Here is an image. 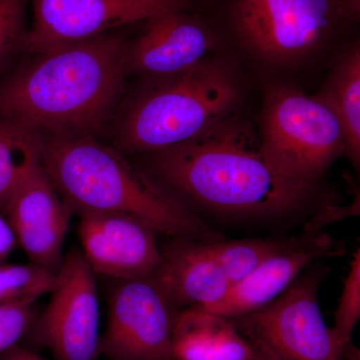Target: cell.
Returning a JSON list of instances; mask_svg holds the SVG:
<instances>
[{"mask_svg": "<svg viewBox=\"0 0 360 360\" xmlns=\"http://www.w3.org/2000/svg\"><path fill=\"white\" fill-rule=\"evenodd\" d=\"M0 360H45L28 348L16 345L0 354Z\"/></svg>", "mask_w": 360, "mask_h": 360, "instance_id": "484cf974", "label": "cell"}, {"mask_svg": "<svg viewBox=\"0 0 360 360\" xmlns=\"http://www.w3.org/2000/svg\"><path fill=\"white\" fill-rule=\"evenodd\" d=\"M120 32L32 56L0 82V118L39 136H96L129 72V40Z\"/></svg>", "mask_w": 360, "mask_h": 360, "instance_id": "6da1fadb", "label": "cell"}, {"mask_svg": "<svg viewBox=\"0 0 360 360\" xmlns=\"http://www.w3.org/2000/svg\"><path fill=\"white\" fill-rule=\"evenodd\" d=\"M179 312L155 276L115 281L101 354L110 360H172Z\"/></svg>", "mask_w": 360, "mask_h": 360, "instance_id": "ba28073f", "label": "cell"}, {"mask_svg": "<svg viewBox=\"0 0 360 360\" xmlns=\"http://www.w3.org/2000/svg\"><path fill=\"white\" fill-rule=\"evenodd\" d=\"M72 212L52 184L41 161L15 189L6 217L30 264L58 274Z\"/></svg>", "mask_w": 360, "mask_h": 360, "instance_id": "8fae6325", "label": "cell"}, {"mask_svg": "<svg viewBox=\"0 0 360 360\" xmlns=\"http://www.w3.org/2000/svg\"><path fill=\"white\" fill-rule=\"evenodd\" d=\"M78 234L94 274L115 281L153 276L162 262L160 234L134 217L86 213L80 215Z\"/></svg>", "mask_w": 360, "mask_h": 360, "instance_id": "7c38bea8", "label": "cell"}, {"mask_svg": "<svg viewBox=\"0 0 360 360\" xmlns=\"http://www.w3.org/2000/svg\"><path fill=\"white\" fill-rule=\"evenodd\" d=\"M160 79L120 120L117 146L124 153L153 155L191 141L231 117L238 103V82L217 61Z\"/></svg>", "mask_w": 360, "mask_h": 360, "instance_id": "277c9868", "label": "cell"}, {"mask_svg": "<svg viewBox=\"0 0 360 360\" xmlns=\"http://www.w3.org/2000/svg\"><path fill=\"white\" fill-rule=\"evenodd\" d=\"M45 172L71 212L134 217L172 238L222 236L134 167L120 151L87 135L41 136Z\"/></svg>", "mask_w": 360, "mask_h": 360, "instance_id": "3957f363", "label": "cell"}, {"mask_svg": "<svg viewBox=\"0 0 360 360\" xmlns=\"http://www.w3.org/2000/svg\"><path fill=\"white\" fill-rule=\"evenodd\" d=\"M340 250L322 231H307L304 236L291 239L283 250L245 278L231 284L221 302L203 311L229 319L257 311L283 295L310 264L321 258L340 255Z\"/></svg>", "mask_w": 360, "mask_h": 360, "instance_id": "5bb4252c", "label": "cell"}, {"mask_svg": "<svg viewBox=\"0 0 360 360\" xmlns=\"http://www.w3.org/2000/svg\"><path fill=\"white\" fill-rule=\"evenodd\" d=\"M234 18L251 49L286 61L314 51L360 14L342 0H238Z\"/></svg>", "mask_w": 360, "mask_h": 360, "instance_id": "52a82bcc", "label": "cell"}, {"mask_svg": "<svg viewBox=\"0 0 360 360\" xmlns=\"http://www.w3.org/2000/svg\"><path fill=\"white\" fill-rule=\"evenodd\" d=\"M56 283L58 274L37 265L0 264V307L32 304L51 293Z\"/></svg>", "mask_w": 360, "mask_h": 360, "instance_id": "ffe728a7", "label": "cell"}, {"mask_svg": "<svg viewBox=\"0 0 360 360\" xmlns=\"http://www.w3.org/2000/svg\"><path fill=\"white\" fill-rule=\"evenodd\" d=\"M94 272L84 253L71 251L58 274L51 302L25 336L56 360H96L101 354L99 305Z\"/></svg>", "mask_w": 360, "mask_h": 360, "instance_id": "9c48e42d", "label": "cell"}, {"mask_svg": "<svg viewBox=\"0 0 360 360\" xmlns=\"http://www.w3.org/2000/svg\"><path fill=\"white\" fill-rule=\"evenodd\" d=\"M360 321V245L335 311L333 330L336 345L342 354L352 345V335Z\"/></svg>", "mask_w": 360, "mask_h": 360, "instance_id": "7402d4cb", "label": "cell"}, {"mask_svg": "<svg viewBox=\"0 0 360 360\" xmlns=\"http://www.w3.org/2000/svg\"><path fill=\"white\" fill-rule=\"evenodd\" d=\"M18 243L15 234L6 215L0 212V264H4Z\"/></svg>", "mask_w": 360, "mask_h": 360, "instance_id": "d4e9b609", "label": "cell"}, {"mask_svg": "<svg viewBox=\"0 0 360 360\" xmlns=\"http://www.w3.org/2000/svg\"><path fill=\"white\" fill-rule=\"evenodd\" d=\"M324 94L340 115L345 155L360 174V49L341 63Z\"/></svg>", "mask_w": 360, "mask_h": 360, "instance_id": "ac0fdd59", "label": "cell"}, {"mask_svg": "<svg viewBox=\"0 0 360 360\" xmlns=\"http://www.w3.org/2000/svg\"><path fill=\"white\" fill-rule=\"evenodd\" d=\"M360 217V187L355 191L354 198L345 205H329L322 208L310 219L305 227L309 232L321 231L324 227L349 219Z\"/></svg>", "mask_w": 360, "mask_h": 360, "instance_id": "cb8c5ba5", "label": "cell"}, {"mask_svg": "<svg viewBox=\"0 0 360 360\" xmlns=\"http://www.w3.org/2000/svg\"><path fill=\"white\" fill-rule=\"evenodd\" d=\"M41 161V136L18 123L0 118V212L15 189Z\"/></svg>", "mask_w": 360, "mask_h": 360, "instance_id": "e0dca14e", "label": "cell"}, {"mask_svg": "<svg viewBox=\"0 0 360 360\" xmlns=\"http://www.w3.org/2000/svg\"><path fill=\"white\" fill-rule=\"evenodd\" d=\"M33 304L0 307V354L18 345L27 335L39 315Z\"/></svg>", "mask_w": 360, "mask_h": 360, "instance_id": "603a6c76", "label": "cell"}, {"mask_svg": "<svg viewBox=\"0 0 360 360\" xmlns=\"http://www.w3.org/2000/svg\"><path fill=\"white\" fill-rule=\"evenodd\" d=\"M257 360H270V359H264V357H262V356H259V355H258Z\"/></svg>", "mask_w": 360, "mask_h": 360, "instance_id": "f1b7e54d", "label": "cell"}, {"mask_svg": "<svg viewBox=\"0 0 360 360\" xmlns=\"http://www.w3.org/2000/svg\"><path fill=\"white\" fill-rule=\"evenodd\" d=\"M214 49L207 26L188 11L161 14L141 23L127 45V70L158 78L174 77L206 60Z\"/></svg>", "mask_w": 360, "mask_h": 360, "instance_id": "4fadbf2b", "label": "cell"}, {"mask_svg": "<svg viewBox=\"0 0 360 360\" xmlns=\"http://www.w3.org/2000/svg\"><path fill=\"white\" fill-rule=\"evenodd\" d=\"M291 239H238V240L210 241V250L224 270L229 283L245 278L270 257L283 250Z\"/></svg>", "mask_w": 360, "mask_h": 360, "instance_id": "d6986e66", "label": "cell"}, {"mask_svg": "<svg viewBox=\"0 0 360 360\" xmlns=\"http://www.w3.org/2000/svg\"><path fill=\"white\" fill-rule=\"evenodd\" d=\"M257 350L232 319L198 309L179 310L172 360H257Z\"/></svg>", "mask_w": 360, "mask_h": 360, "instance_id": "2e32d148", "label": "cell"}, {"mask_svg": "<svg viewBox=\"0 0 360 360\" xmlns=\"http://www.w3.org/2000/svg\"><path fill=\"white\" fill-rule=\"evenodd\" d=\"M231 118L151 155L153 172L181 195L232 217L290 214L310 205L316 184L284 174Z\"/></svg>", "mask_w": 360, "mask_h": 360, "instance_id": "7a4b0ae2", "label": "cell"}, {"mask_svg": "<svg viewBox=\"0 0 360 360\" xmlns=\"http://www.w3.org/2000/svg\"><path fill=\"white\" fill-rule=\"evenodd\" d=\"M348 6L352 7L355 13L360 14V0H342Z\"/></svg>", "mask_w": 360, "mask_h": 360, "instance_id": "83f0119b", "label": "cell"}, {"mask_svg": "<svg viewBox=\"0 0 360 360\" xmlns=\"http://www.w3.org/2000/svg\"><path fill=\"white\" fill-rule=\"evenodd\" d=\"M342 360H360V348L354 347L350 345L345 350Z\"/></svg>", "mask_w": 360, "mask_h": 360, "instance_id": "4316f807", "label": "cell"}, {"mask_svg": "<svg viewBox=\"0 0 360 360\" xmlns=\"http://www.w3.org/2000/svg\"><path fill=\"white\" fill-rule=\"evenodd\" d=\"M208 243L174 238L161 248L162 262L153 276L179 310H208L229 292L231 284Z\"/></svg>", "mask_w": 360, "mask_h": 360, "instance_id": "9a60e30c", "label": "cell"}, {"mask_svg": "<svg viewBox=\"0 0 360 360\" xmlns=\"http://www.w3.org/2000/svg\"><path fill=\"white\" fill-rule=\"evenodd\" d=\"M30 0H0V77L27 53Z\"/></svg>", "mask_w": 360, "mask_h": 360, "instance_id": "44dd1931", "label": "cell"}, {"mask_svg": "<svg viewBox=\"0 0 360 360\" xmlns=\"http://www.w3.org/2000/svg\"><path fill=\"white\" fill-rule=\"evenodd\" d=\"M32 21L27 54L120 32L174 11H189L191 0H30Z\"/></svg>", "mask_w": 360, "mask_h": 360, "instance_id": "30bf717a", "label": "cell"}, {"mask_svg": "<svg viewBox=\"0 0 360 360\" xmlns=\"http://www.w3.org/2000/svg\"><path fill=\"white\" fill-rule=\"evenodd\" d=\"M260 148L284 174L317 184L345 155V135L326 94L309 96L277 87L265 98Z\"/></svg>", "mask_w": 360, "mask_h": 360, "instance_id": "5b68a950", "label": "cell"}, {"mask_svg": "<svg viewBox=\"0 0 360 360\" xmlns=\"http://www.w3.org/2000/svg\"><path fill=\"white\" fill-rule=\"evenodd\" d=\"M326 274L321 267L311 270L266 307L232 319L257 355L270 360H342L319 307Z\"/></svg>", "mask_w": 360, "mask_h": 360, "instance_id": "8992f818", "label": "cell"}]
</instances>
